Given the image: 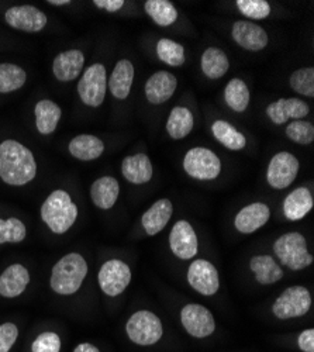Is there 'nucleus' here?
Masks as SVG:
<instances>
[{
  "label": "nucleus",
  "instance_id": "1",
  "mask_svg": "<svg viewBox=\"0 0 314 352\" xmlns=\"http://www.w3.org/2000/svg\"><path fill=\"white\" fill-rule=\"evenodd\" d=\"M37 175V162L33 153L14 140L0 144V178L8 185L23 186Z\"/></svg>",
  "mask_w": 314,
  "mask_h": 352
},
{
  "label": "nucleus",
  "instance_id": "2",
  "mask_svg": "<svg viewBox=\"0 0 314 352\" xmlns=\"http://www.w3.org/2000/svg\"><path fill=\"white\" fill-rule=\"evenodd\" d=\"M88 275V263L78 252H69L63 256L52 268L49 285L51 289L63 296L76 293Z\"/></svg>",
  "mask_w": 314,
  "mask_h": 352
},
{
  "label": "nucleus",
  "instance_id": "3",
  "mask_svg": "<svg viewBox=\"0 0 314 352\" xmlns=\"http://www.w3.org/2000/svg\"><path fill=\"white\" fill-rule=\"evenodd\" d=\"M41 219L54 234H65L78 219V206L65 190H54L43 203Z\"/></svg>",
  "mask_w": 314,
  "mask_h": 352
},
{
  "label": "nucleus",
  "instance_id": "4",
  "mask_svg": "<svg viewBox=\"0 0 314 352\" xmlns=\"http://www.w3.org/2000/svg\"><path fill=\"white\" fill-rule=\"evenodd\" d=\"M276 258L291 271H302L310 267L314 256L307 250V241L300 232H287L273 244Z\"/></svg>",
  "mask_w": 314,
  "mask_h": 352
},
{
  "label": "nucleus",
  "instance_id": "5",
  "mask_svg": "<svg viewBox=\"0 0 314 352\" xmlns=\"http://www.w3.org/2000/svg\"><path fill=\"white\" fill-rule=\"evenodd\" d=\"M126 331L128 338L141 346L154 345L162 338V321L148 310L135 311L127 321Z\"/></svg>",
  "mask_w": 314,
  "mask_h": 352
},
{
  "label": "nucleus",
  "instance_id": "6",
  "mask_svg": "<svg viewBox=\"0 0 314 352\" xmlns=\"http://www.w3.org/2000/svg\"><path fill=\"white\" fill-rule=\"evenodd\" d=\"M313 299L309 289L300 285L284 289L272 305V313L279 320H289L304 316L311 307Z\"/></svg>",
  "mask_w": 314,
  "mask_h": 352
},
{
  "label": "nucleus",
  "instance_id": "7",
  "mask_svg": "<svg viewBox=\"0 0 314 352\" xmlns=\"http://www.w3.org/2000/svg\"><path fill=\"white\" fill-rule=\"evenodd\" d=\"M183 169L193 179L213 181L221 172L220 158L205 146H196L186 153Z\"/></svg>",
  "mask_w": 314,
  "mask_h": 352
},
{
  "label": "nucleus",
  "instance_id": "8",
  "mask_svg": "<svg viewBox=\"0 0 314 352\" xmlns=\"http://www.w3.org/2000/svg\"><path fill=\"white\" fill-rule=\"evenodd\" d=\"M107 74L102 64H93L83 72L79 83L78 94L80 100L89 107H99L106 98Z\"/></svg>",
  "mask_w": 314,
  "mask_h": 352
},
{
  "label": "nucleus",
  "instance_id": "9",
  "mask_svg": "<svg viewBox=\"0 0 314 352\" xmlns=\"http://www.w3.org/2000/svg\"><path fill=\"white\" fill-rule=\"evenodd\" d=\"M98 279L104 295L116 298L128 287L131 282V270L120 259H110L102 265Z\"/></svg>",
  "mask_w": 314,
  "mask_h": 352
},
{
  "label": "nucleus",
  "instance_id": "10",
  "mask_svg": "<svg viewBox=\"0 0 314 352\" xmlns=\"http://www.w3.org/2000/svg\"><path fill=\"white\" fill-rule=\"evenodd\" d=\"M299 160L288 153L282 151L272 157L267 170V181L271 188L282 190L289 188L299 173Z\"/></svg>",
  "mask_w": 314,
  "mask_h": 352
},
{
  "label": "nucleus",
  "instance_id": "11",
  "mask_svg": "<svg viewBox=\"0 0 314 352\" xmlns=\"http://www.w3.org/2000/svg\"><path fill=\"white\" fill-rule=\"evenodd\" d=\"M181 321L188 334L194 338H206L216 330V321L212 311L202 305H186L181 310Z\"/></svg>",
  "mask_w": 314,
  "mask_h": 352
},
{
  "label": "nucleus",
  "instance_id": "12",
  "mask_svg": "<svg viewBox=\"0 0 314 352\" xmlns=\"http://www.w3.org/2000/svg\"><path fill=\"white\" fill-rule=\"evenodd\" d=\"M189 285L203 296H213L218 292V272L212 262L206 259L193 261L188 270Z\"/></svg>",
  "mask_w": 314,
  "mask_h": 352
},
{
  "label": "nucleus",
  "instance_id": "13",
  "mask_svg": "<svg viewBox=\"0 0 314 352\" xmlns=\"http://www.w3.org/2000/svg\"><path fill=\"white\" fill-rule=\"evenodd\" d=\"M5 20L14 30L25 33H38L47 25V16L32 5L10 8L5 14Z\"/></svg>",
  "mask_w": 314,
  "mask_h": 352
},
{
  "label": "nucleus",
  "instance_id": "14",
  "mask_svg": "<svg viewBox=\"0 0 314 352\" xmlns=\"http://www.w3.org/2000/svg\"><path fill=\"white\" fill-rule=\"evenodd\" d=\"M169 248L177 258L183 261L192 259L197 254V236L189 221L179 220L175 223L169 234Z\"/></svg>",
  "mask_w": 314,
  "mask_h": 352
},
{
  "label": "nucleus",
  "instance_id": "15",
  "mask_svg": "<svg viewBox=\"0 0 314 352\" xmlns=\"http://www.w3.org/2000/svg\"><path fill=\"white\" fill-rule=\"evenodd\" d=\"M232 37L241 48L252 52L264 50L269 43L268 33L264 28L248 20H238L233 24Z\"/></svg>",
  "mask_w": 314,
  "mask_h": 352
},
{
  "label": "nucleus",
  "instance_id": "16",
  "mask_svg": "<svg viewBox=\"0 0 314 352\" xmlns=\"http://www.w3.org/2000/svg\"><path fill=\"white\" fill-rule=\"evenodd\" d=\"M309 113V104L298 98L279 99L267 107V116L276 126L288 123L289 120H302Z\"/></svg>",
  "mask_w": 314,
  "mask_h": 352
},
{
  "label": "nucleus",
  "instance_id": "17",
  "mask_svg": "<svg viewBox=\"0 0 314 352\" xmlns=\"http://www.w3.org/2000/svg\"><path fill=\"white\" fill-rule=\"evenodd\" d=\"M178 86V79L168 71L153 74L146 83V98L153 104H162L174 96Z\"/></svg>",
  "mask_w": 314,
  "mask_h": 352
},
{
  "label": "nucleus",
  "instance_id": "18",
  "mask_svg": "<svg viewBox=\"0 0 314 352\" xmlns=\"http://www.w3.org/2000/svg\"><path fill=\"white\" fill-rule=\"evenodd\" d=\"M269 219L271 209L268 208V204L255 201L243 208L237 213L234 219V226L241 234H252L255 231H258L261 227H264Z\"/></svg>",
  "mask_w": 314,
  "mask_h": 352
},
{
  "label": "nucleus",
  "instance_id": "19",
  "mask_svg": "<svg viewBox=\"0 0 314 352\" xmlns=\"http://www.w3.org/2000/svg\"><path fill=\"white\" fill-rule=\"evenodd\" d=\"M85 65V55L79 50H68L55 56L52 64L54 76L60 82H71L76 79Z\"/></svg>",
  "mask_w": 314,
  "mask_h": 352
},
{
  "label": "nucleus",
  "instance_id": "20",
  "mask_svg": "<svg viewBox=\"0 0 314 352\" xmlns=\"http://www.w3.org/2000/svg\"><path fill=\"white\" fill-rule=\"evenodd\" d=\"M30 283V274L21 263H13L0 275V295L6 299L20 296Z\"/></svg>",
  "mask_w": 314,
  "mask_h": 352
},
{
  "label": "nucleus",
  "instance_id": "21",
  "mask_svg": "<svg viewBox=\"0 0 314 352\" xmlns=\"http://www.w3.org/2000/svg\"><path fill=\"white\" fill-rule=\"evenodd\" d=\"M122 173L133 185H144L153 179V164L146 154L128 155L122 162Z\"/></svg>",
  "mask_w": 314,
  "mask_h": 352
},
{
  "label": "nucleus",
  "instance_id": "22",
  "mask_svg": "<svg viewBox=\"0 0 314 352\" xmlns=\"http://www.w3.org/2000/svg\"><path fill=\"white\" fill-rule=\"evenodd\" d=\"M174 213V206L169 199H159L153 206L142 214L141 224L144 227L148 236H157L161 232Z\"/></svg>",
  "mask_w": 314,
  "mask_h": 352
},
{
  "label": "nucleus",
  "instance_id": "23",
  "mask_svg": "<svg viewBox=\"0 0 314 352\" xmlns=\"http://www.w3.org/2000/svg\"><path fill=\"white\" fill-rule=\"evenodd\" d=\"M134 80V65L128 60H120L114 67L109 80L107 87L113 98L119 100H126L131 92Z\"/></svg>",
  "mask_w": 314,
  "mask_h": 352
},
{
  "label": "nucleus",
  "instance_id": "24",
  "mask_svg": "<svg viewBox=\"0 0 314 352\" xmlns=\"http://www.w3.org/2000/svg\"><path fill=\"white\" fill-rule=\"evenodd\" d=\"M314 206V199L311 192L300 186L291 192L283 200V214L291 221H299L304 219Z\"/></svg>",
  "mask_w": 314,
  "mask_h": 352
},
{
  "label": "nucleus",
  "instance_id": "25",
  "mask_svg": "<svg viewBox=\"0 0 314 352\" xmlns=\"http://www.w3.org/2000/svg\"><path fill=\"white\" fill-rule=\"evenodd\" d=\"M120 193L119 181L113 176H102L91 186V197L95 206L102 210L111 209L116 204Z\"/></svg>",
  "mask_w": 314,
  "mask_h": 352
},
{
  "label": "nucleus",
  "instance_id": "26",
  "mask_svg": "<svg viewBox=\"0 0 314 352\" xmlns=\"http://www.w3.org/2000/svg\"><path fill=\"white\" fill-rule=\"evenodd\" d=\"M68 150L76 160L93 161L104 153V142L96 135L80 134L71 140Z\"/></svg>",
  "mask_w": 314,
  "mask_h": 352
},
{
  "label": "nucleus",
  "instance_id": "27",
  "mask_svg": "<svg viewBox=\"0 0 314 352\" xmlns=\"http://www.w3.org/2000/svg\"><path fill=\"white\" fill-rule=\"evenodd\" d=\"M249 270L261 285H273L283 278V270L271 255H255L249 261Z\"/></svg>",
  "mask_w": 314,
  "mask_h": 352
},
{
  "label": "nucleus",
  "instance_id": "28",
  "mask_svg": "<svg viewBox=\"0 0 314 352\" xmlns=\"http://www.w3.org/2000/svg\"><path fill=\"white\" fill-rule=\"evenodd\" d=\"M34 114H36V127L38 133L43 135H48V134H52L55 129L58 127L63 111L58 104L54 103L52 100L44 99L36 104Z\"/></svg>",
  "mask_w": 314,
  "mask_h": 352
},
{
  "label": "nucleus",
  "instance_id": "29",
  "mask_svg": "<svg viewBox=\"0 0 314 352\" xmlns=\"http://www.w3.org/2000/svg\"><path fill=\"white\" fill-rule=\"evenodd\" d=\"M193 114L188 107L177 106L170 110L166 120V133L172 140H182L193 130Z\"/></svg>",
  "mask_w": 314,
  "mask_h": 352
},
{
  "label": "nucleus",
  "instance_id": "30",
  "mask_svg": "<svg viewBox=\"0 0 314 352\" xmlns=\"http://www.w3.org/2000/svg\"><path fill=\"white\" fill-rule=\"evenodd\" d=\"M201 67L205 76L216 80L227 74L228 68H230V61H228V58L223 50L210 47L202 54Z\"/></svg>",
  "mask_w": 314,
  "mask_h": 352
},
{
  "label": "nucleus",
  "instance_id": "31",
  "mask_svg": "<svg viewBox=\"0 0 314 352\" xmlns=\"http://www.w3.org/2000/svg\"><path fill=\"white\" fill-rule=\"evenodd\" d=\"M212 133L214 138L224 145L227 150L232 151H240L245 148L247 145V138L245 135L238 131L236 127H233L230 123H227L224 120H217L212 126Z\"/></svg>",
  "mask_w": 314,
  "mask_h": 352
},
{
  "label": "nucleus",
  "instance_id": "32",
  "mask_svg": "<svg viewBox=\"0 0 314 352\" xmlns=\"http://www.w3.org/2000/svg\"><path fill=\"white\" fill-rule=\"evenodd\" d=\"M224 100L227 106L236 113H243L247 110L251 102V95L247 83L243 79L233 78L227 83L224 89Z\"/></svg>",
  "mask_w": 314,
  "mask_h": 352
},
{
  "label": "nucleus",
  "instance_id": "33",
  "mask_svg": "<svg viewBox=\"0 0 314 352\" xmlns=\"http://www.w3.org/2000/svg\"><path fill=\"white\" fill-rule=\"evenodd\" d=\"M147 14L159 27H169L178 20V10L168 0H148L144 5Z\"/></svg>",
  "mask_w": 314,
  "mask_h": 352
},
{
  "label": "nucleus",
  "instance_id": "34",
  "mask_svg": "<svg viewBox=\"0 0 314 352\" xmlns=\"http://www.w3.org/2000/svg\"><path fill=\"white\" fill-rule=\"evenodd\" d=\"M27 80L24 69L16 64H0V94L19 91Z\"/></svg>",
  "mask_w": 314,
  "mask_h": 352
},
{
  "label": "nucleus",
  "instance_id": "35",
  "mask_svg": "<svg viewBox=\"0 0 314 352\" xmlns=\"http://www.w3.org/2000/svg\"><path fill=\"white\" fill-rule=\"evenodd\" d=\"M159 60L170 67H181L185 63V48L170 38H161L157 44Z\"/></svg>",
  "mask_w": 314,
  "mask_h": 352
},
{
  "label": "nucleus",
  "instance_id": "36",
  "mask_svg": "<svg viewBox=\"0 0 314 352\" xmlns=\"http://www.w3.org/2000/svg\"><path fill=\"white\" fill-rule=\"evenodd\" d=\"M27 236L25 226L21 220L10 217L8 220L0 219V244H17L24 241Z\"/></svg>",
  "mask_w": 314,
  "mask_h": 352
},
{
  "label": "nucleus",
  "instance_id": "37",
  "mask_svg": "<svg viewBox=\"0 0 314 352\" xmlns=\"http://www.w3.org/2000/svg\"><path fill=\"white\" fill-rule=\"evenodd\" d=\"M292 89L303 96H314V69L311 67L295 71L289 79Z\"/></svg>",
  "mask_w": 314,
  "mask_h": 352
},
{
  "label": "nucleus",
  "instance_id": "38",
  "mask_svg": "<svg viewBox=\"0 0 314 352\" xmlns=\"http://www.w3.org/2000/svg\"><path fill=\"white\" fill-rule=\"evenodd\" d=\"M287 137L300 145H309L314 141V126L306 120H295L287 126Z\"/></svg>",
  "mask_w": 314,
  "mask_h": 352
},
{
  "label": "nucleus",
  "instance_id": "39",
  "mask_svg": "<svg viewBox=\"0 0 314 352\" xmlns=\"http://www.w3.org/2000/svg\"><path fill=\"white\" fill-rule=\"evenodd\" d=\"M238 10L251 20H264L271 14V5L267 0H237Z\"/></svg>",
  "mask_w": 314,
  "mask_h": 352
},
{
  "label": "nucleus",
  "instance_id": "40",
  "mask_svg": "<svg viewBox=\"0 0 314 352\" xmlns=\"http://www.w3.org/2000/svg\"><path fill=\"white\" fill-rule=\"evenodd\" d=\"M61 338L56 333H41L32 344V352H60Z\"/></svg>",
  "mask_w": 314,
  "mask_h": 352
},
{
  "label": "nucleus",
  "instance_id": "41",
  "mask_svg": "<svg viewBox=\"0 0 314 352\" xmlns=\"http://www.w3.org/2000/svg\"><path fill=\"white\" fill-rule=\"evenodd\" d=\"M19 337V329L13 322L0 326V352H9Z\"/></svg>",
  "mask_w": 314,
  "mask_h": 352
},
{
  "label": "nucleus",
  "instance_id": "42",
  "mask_svg": "<svg viewBox=\"0 0 314 352\" xmlns=\"http://www.w3.org/2000/svg\"><path fill=\"white\" fill-rule=\"evenodd\" d=\"M298 345L303 352H314V330L309 329L300 333Z\"/></svg>",
  "mask_w": 314,
  "mask_h": 352
},
{
  "label": "nucleus",
  "instance_id": "43",
  "mask_svg": "<svg viewBox=\"0 0 314 352\" xmlns=\"http://www.w3.org/2000/svg\"><path fill=\"white\" fill-rule=\"evenodd\" d=\"M93 5H96L99 9L114 13L124 6V0H93Z\"/></svg>",
  "mask_w": 314,
  "mask_h": 352
},
{
  "label": "nucleus",
  "instance_id": "44",
  "mask_svg": "<svg viewBox=\"0 0 314 352\" xmlns=\"http://www.w3.org/2000/svg\"><path fill=\"white\" fill-rule=\"evenodd\" d=\"M74 352H100V351H99L98 346H95V345L91 344V342H82V344H79V345L74 349Z\"/></svg>",
  "mask_w": 314,
  "mask_h": 352
},
{
  "label": "nucleus",
  "instance_id": "45",
  "mask_svg": "<svg viewBox=\"0 0 314 352\" xmlns=\"http://www.w3.org/2000/svg\"><path fill=\"white\" fill-rule=\"evenodd\" d=\"M69 0H48V5L52 6H64V5H69Z\"/></svg>",
  "mask_w": 314,
  "mask_h": 352
}]
</instances>
